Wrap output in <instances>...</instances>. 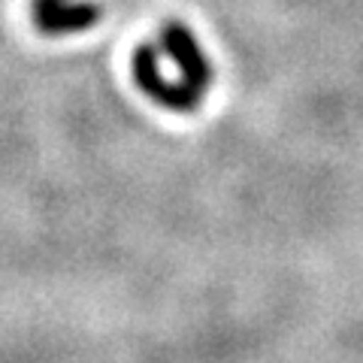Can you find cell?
Wrapping results in <instances>:
<instances>
[{
  "label": "cell",
  "mask_w": 363,
  "mask_h": 363,
  "mask_svg": "<svg viewBox=\"0 0 363 363\" xmlns=\"http://www.w3.org/2000/svg\"><path fill=\"white\" fill-rule=\"evenodd\" d=\"M133 79L152 104L169 112H191L212 85V64L194 30L182 21H167L136 49Z\"/></svg>",
  "instance_id": "cell-1"
},
{
  "label": "cell",
  "mask_w": 363,
  "mask_h": 363,
  "mask_svg": "<svg viewBox=\"0 0 363 363\" xmlns=\"http://www.w3.org/2000/svg\"><path fill=\"white\" fill-rule=\"evenodd\" d=\"M104 9L91 0H33V21L49 37L82 33L100 21Z\"/></svg>",
  "instance_id": "cell-2"
}]
</instances>
